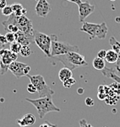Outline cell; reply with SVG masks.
I'll return each mask as SVG.
<instances>
[{"mask_svg": "<svg viewBox=\"0 0 120 127\" xmlns=\"http://www.w3.org/2000/svg\"><path fill=\"white\" fill-rule=\"evenodd\" d=\"M55 60H57L61 63L64 65V67H67L68 69L73 71L78 67L88 66V62H86L85 56L80 55L78 52H69L67 54L62 55V56L52 57Z\"/></svg>", "mask_w": 120, "mask_h": 127, "instance_id": "1", "label": "cell"}, {"mask_svg": "<svg viewBox=\"0 0 120 127\" xmlns=\"http://www.w3.org/2000/svg\"><path fill=\"white\" fill-rule=\"evenodd\" d=\"M26 101L32 104L36 107L37 112H38L39 118L43 119L48 113L51 112H60L61 109L57 107L54 104L52 96H45V97H39L37 99H31L26 98Z\"/></svg>", "mask_w": 120, "mask_h": 127, "instance_id": "2", "label": "cell"}, {"mask_svg": "<svg viewBox=\"0 0 120 127\" xmlns=\"http://www.w3.org/2000/svg\"><path fill=\"white\" fill-rule=\"evenodd\" d=\"M51 38V57L62 56L69 52H78L79 53V47L72 45L67 43L61 42L58 40L57 36L55 34L50 35Z\"/></svg>", "mask_w": 120, "mask_h": 127, "instance_id": "3", "label": "cell"}, {"mask_svg": "<svg viewBox=\"0 0 120 127\" xmlns=\"http://www.w3.org/2000/svg\"><path fill=\"white\" fill-rule=\"evenodd\" d=\"M26 77L30 79V83H32L37 89V92L38 93L39 97H45V96H53L55 94L53 90L46 84L44 78L40 74L38 75H30L27 74Z\"/></svg>", "mask_w": 120, "mask_h": 127, "instance_id": "4", "label": "cell"}, {"mask_svg": "<svg viewBox=\"0 0 120 127\" xmlns=\"http://www.w3.org/2000/svg\"><path fill=\"white\" fill-rule=\"evenodd\" d=\"M34 43L45 54L47 57H51V38L44 32H34Z\"/></svg>", "mask_w": 120, "mask_h": 127, "instance_id": "5", "label": "cell"}, {"mask_svg": "<svg viewBox=\"0 0 120 127\" xmlns=\"http://www.w3.org/2000/svg\"><path fill=\"white\" fill-rule=\"evenodd\" d=\"M18 55L11 52L9 49H2L0 50V74L4 75L9 70V67L13 62L17 60Z\"/></svg>", "mask_w": 120, "mask_h": 127, "instance_id": "6", "label": "cell"}, {"mask_svg": "<svg viewBox=\"0 0 120 127\" xmlns=\"http://www.w3.org/2000/svg\"><path fill=\"white\" fill-rule=\"evenodd\" d=\"M17 27L19 28V31L24 32L29 37L34 38L35 31L32 27V23L26 15H21L19 17L17 16Z\"/></svg>", "mask_w": 120, "mask_h": 127, "instance_id": "7", "label": "cell"}, {"mask_svg": "<svg viewBox=\"0 0 120 127\" xmlns=\"http://www.w3.org/2000/svg\"><path fill=\"white\" fill-rule=\"evenodd\" d=\"M96 7L94 5L90 4V2H82L78 5V16H79V21L84 23L86 18L94 12Z\"/></svg>", "mask_w": 120, "mask_h": 127, "instance_id": "8", "label": "cell"}, {"mask_svg": "<svg viewBox=\"0 0 120 127\" xmlns=\"http://www.w3.org/2000/svg\"><path fill=\"white\" fill-rule=\"evenodd\" d=\"M2 25L7 32H12L15 34L17 32H19V28L17 27V16L14 13L9 15L6 21H2Z\"/></svg>", "mask_w": 120, "mask_h": 127, "instance_id": "9", "label": "cell"}, {"mask_svg": "<svg viewBox=\"0 0 120 127\" xmlns=\"http://www.w3.org/2000/svg\"><path fill=\"white\" fill-rule=\"evenodd\" d=\"M51 10V6L47 0H38L35 6V11L38 16L45 18Z\"/></svg>", "mask_w": 120, "mask_h": 127, "instance_id": "10", "label": "cell"}, {"mask_svg": "<svg viewBox=\"0 0 120 127\" xmlns=\"http://www.w3.org/2000/svg\"><path fill=\"white\" fill-rule=\"evenodd\" d=\"M100 24H96V23H90L84 21L83 23L82 27L80 28L81 32H84L85 33H87L91 38H96L98 33V30H99Z\"/></svg>", "mask_w": 120, "mask_h": 127, "instance_id": "11", "label": "cell"}, {"mask_svg": "<svg viewBox=\"0 0 120 127\" xmlns=\"http://www.w3.org/2000/svg\"><path fill=\"white\" fill-rule=\"evenodd\" d=\"M27 66V64L23 63V62H17V61H15L9 65V70L11 72L17 79H20V78L25 76L24 73V68Z\"/></svg>", "mask_w": 120, "mask_h": 127, "instance_id": "12", "label": "cell"}, {"mask_svg": "<svg viewBox=\"0 0 120 127\" xmlns=\"http://www.w3.org/2000/svg\"><path fill=\"white\" fill-rule=\"evenodd\" d=\"M15 35V41L19 44H21V45H29L31 43L34 42V38L32 37H29L26 34H25L24 32H17Z\"/></svg>", "mask_w": 120, "mask_h": 127, "instance_id": "13", "label": "cell"}, {"mask_svg": "<svg viewBox=\"0 0 120 127\" xmlns=\"http://www.w3.org/2000/svg\"><path fill=\"white\" fill-rule=\"evenodd\" d=\"M16 122H17V124L21 127L32 126V125H34L36 122V117L32 114H27L25 115L22 119L17 120Z\"/></svg>", "mask_w": 120, "mask_h": 127, "instance_id": "14", "label": "cell"}, {"mask_svg": "<svg viewBox=\"0 0 120 127\" xmlns=\"http://www.w3.org/2000/svg\"><path fill=\"white\" fill-rule=\"evenodd\" d=\"M101 73L104 76H106V77H107V78H110V79H113L116 83H118L120 85V77L115 73V72L113 71V68L105 67L101 71Z\"/></svg>", "mask_w": 120, "mask_h": 127, "instance_id": "15", "label": "cell"}, {"mask_svg": "<svg viewBox=\"0 0 120 127\" xmlns=\"http://www.w3.org/2000/svg\"><path fill=\"white\" fill-rule=\"evenodd\" d=\"M59 79L61 82H65L66 80H67L68 79L72 77V71L67 67H63L60 70L59 72Z\"/></svg>", "mask_w": 120, "mask_h": 127, "instance_id": "16", "label": "cell"}, {"mask_svg": "<svg viewBox=\"0 0 120 127\" xmlns=\"http://www.w3.org/2000/svg\"><path fill=\"white\" fill-rule=\"evenodd\" d=\"M119 54L117 52H115L113 50H106V56L105 60L108 63H111V64H115L117 62L118 59H119Z\"/></svg>", "mask_w": 120, "mask_h": 127, "instance_id": "17", "label": "cell"}, {"mask_svg": "<svg viewBox=\"0 0 120 127\" xmlns=\"http://www.w3.org/2000/svg\"><path fill=\"white\" fill-rule=\"evenodd\" d=\"M93 67L96 70H99V71H102L104 68L106 67V62L105 60L101 59V58L99 57H96L94 60H93Z\"/></svg>", "mask_w": 120, "mask_h": 127, "instance_id": "18", "label": "cell"}, {"mask_svg": "<svg viewBox=\"0 0 120 127\" xmlns=\"http://www.w3.org/2000/svg\"><path fill=\"white\" fill-rule=\"evenodd\" d=\"M109 44H111L112 48H113L112 50L119 54V52L120 50V42H119V41L116 39L115 37H111V38H109Z\"/></svg>", "mask_w": 120, "mask_h": 127, "instance_id": "19", "label": "cell"}, {"mask_svg": "<svg viewBox=\"0 0 120 127\" xmlns=\"http://www.w3.org/2000/svg\"><path fill=\"white\" fill-rule=\"evenodd\" d=\"M21 47H22V45L15 41V42L10 44V45H9V50H10L11 52H13V53L19 54L21 50Z\"/></svg>", "mask_w": 120, "mask_h": 127, "instance_id": "20", "label": "cell"}, {"mask_svg": "<svg viewBox=\"0 0 120 127\" xmlns=\"http://www.w3.org/2000/svg\"><path fill=\"white\" fill-rule=\"evenodd\" d=\"M19 54H20L21 56H23V57H28V56L32 54V50H31L29 45H22L21 50Z\"/></svg>", "mask_w": 120, "mask_h": 127, "instance_id": "21", "label": "cell"}, {"mask_svg": "<svg viewBox=\"0 0 120 127\" xmlns=\"http://www.w3.org/2000/svg\"><path fill=\"white\" fill-rule=\"evenodd\" d=\"M75 84H76V79L73 77H72L70 79H67V80H66L65 82H63V86L65 88L69 89V88H71L73 85H75Z\"/></svg>", "mask_w": 120, "mask_h": 127, "instance_id": "22", "label": "cell"}, {"mask_svg": "<svg viewBox=\"0 0 120 127\" xmlns=\"http://www.w3.org/2000/svg\"><path fill=\"white\" fill-rule=\"evenodd\" d=\"M2 13H3V15H6V16L9 17V15H11L13 13V9H12V6L11 5H7L2 9Z\"/></svg>", "mask_w": 120, "mask_h": 127, "instance_id": "23", "label": "cell"}, {"mask_svg": "<svg viewBox=\"0 0 120 127\" xmlns=\"http://www.w3.org/2000/svg\"><path fill=\"white\" fill-rule=\"evenodd\" d=\"M8 44L9 43H8L6 38H5V35L0 34V50L2 49H4V47H6Z\"/></svg>", "mask_w": 120, "mask_h": 127, "instance_id": "24", "label": "cell"}, {"mask_svg": "<svg viewBox=\"0 0 120 127\" xmlns=\"http://www.w3.org/2000/svg\"><path fill=\"white\" fill-rule=\"evenodd\" d=\"M5 38H6V39L9 44H12V43L15 42V33H12V32H7V33L5 34Z\"/></svg>", "mask_w": 120, "mask_h": 127, "instance_id": "25", "label": "cell"}, {"mask_svg": "<svg viewBox=\"0 0 120 127\" xmlns=\"http://www.w3.org/2000/svg\"><path fill=\"white\" fill-rule=\"evenodd\" d=\"M113 69L115 72V73L120 77V56H119V59H118L117 62L114 64V67H113Z\"/></svg>", "mask_w": 120, "mask_h": 127, "instance_id": "26", "label": "cell"}, {"mask_svg": "<svg viewBox=\"0 0 120 127\" xmlns=\"http://www.w3.org/2000/svg\"><path fill=\"white\" fill-rule=\"evenodd\" d=\"M27 91L31 94H34L37 92V89L32 83H30L27 85Z\"/></svg>", "mask_w": 120, "mask_h": 127, "instance_id": "27", "label": "cell"}, {"mask_svg": "<svg viewBox=\"0 0 120 127\" xmlns=\"http://www.w3.org/2000/svg\"><path fill=\"white\" fill-rule=\"evenodd\" d=\"M12 6V9H13V12H16V11H19L21 9H23V6L21 4V3H14V4L11 5Z\"/></svg>", "mask_w": 120, "mask_h": 127, "instance_id": "28", "label": "cell"}, {"mask_svg": "<svg viewBox=\"0 0 120 127\" xmlns=\"http://www.w3.org/2000/svg\"><path fill=\"white\" fill-rule=\"evenodd\" d=\"M79 126H80V127H93L91 125L87 122L86 120H84V119L79 120Z\"/></svg>", "mask_w": 120, "mask_h": 127, "instance_id": "29", "label": "cell"}, {"mask_svg": "<svg viewBox=\"0 0 120 127\" xmlns=\"http://www.w3.org/2000/svg\"><path fill=\"white\" fill-rule=\"evenodd\" d=\"M85 104H86L87 106H89V107L94 106V105H95L94 100H93L91 97H87V98L85 99Z\"/></svg>", "mask_w": 120, "mask_h": 127, "instance_id": "30", "label": "cell"}, {"mask_svg": "<svg viewBox=\"0 0 120 127\" xmlns=\"http://www.w3.org/2000/svg\"><path fill=\"white\" fill-rule=\"evenodd\" d=\"M106 50H100L97 54V57L101 58V59H104V60H105V58H106Z\"/></svg>", "mask_w": 120, "mask_h": 127, "instance_id": "31", "label": "cell"}, {"mask_svg": "<svg viewBox=\"0 0 120 127\" xmlns=\"http://www.w3.org/2000/svg\"><path fill=\"white\" fill-rule=\"evenodd\" d=\"M106 93H98L97 97L99 100H106Z\"/></svg>", "mask_w": 120, "mask_h": 127, "instance_id": "32", "label": "cell"}, {"mask_svg": "<svg viewBox=\"0 0 120 127\" xmlns=\"http://www.w3.org/2000/svg\"><path fill=\"white\" fill-rule=\"evenodd\" d=\"M5 6H7L6 0H0V9H3Z\"/></svg>", "mask_w": 120, "mask_h": 127, "instance_id": "33", "label": "cell"}, {"mask_svg": "<svg viewBox=\"0 0 120 127\" xmlns=\"http://www.w3.org/2000/svg\"><path fill=\"white\" fill-rule=\"evenodd\" d=\"M31 71V67L30 66H26V67L24 68V73H25V76H26L27 74H29V72Z\"/></svg>", "mask_w": 120, "mask_h": 127, "instance_id": "34", "label": "cell"}, {"mask_svg": "<svg viewBox=\"0 0 120 127\" xmlns=\"http://www.w3.org/2000/svg\"><path fill=\"white\" fill-rule=\"evenodd\" d=\"M98 93H105V88L103 85H100L98 87Z\"/></svg>", "mask_w": 120, "mask_h": 127, "instance_id": "35", "label": "cell"}, {"mask_svg": "<svg viewBox=\"0 0 120 127\" xmlns=\"http://www.w3.org/2000/svg\"><path fill=\"white\" fill-rule=\"evenodd\" d=\"M67 1L72 2V3H76L78 6L79 4H80L81 3H82V1H81V0H67Z\"/></svg>", "mask_w": 120, "mask_h": 127, "instance_id": "36", "label": "cell"}, {"mask_svg": "<svg viewBox=\"0 0 120 127\" xmlns=\"http://www.w3.org/2000/svg\"><path fill=\"white\" fill-rule=\"evenodd\" d=\"M77 92H78L79 95H82L83 93L84 92V89L83 87H80V88H78V91H77Z\"/></svg>", "mask_w": 120, "mask_h": 127, "instance_id": "37", "label": "cell"}, {"mask_svg": "<svg viewBox=\"0 0 120 127\" xmlns=\"http://www.w3.org/2000/svg\"><path fill=\"white\" fill-rule=\"evenodd\" d=\"M49 122H48V121H46L45 123H44V124H42L41 126L39 127H49Z\"/></svg>", "mask_w": 120, "mask_h": 127, "instance_id": "38", "label": "cell"}, {"mask_svg": "<svg viewBox=\"0 0 120 127\" xmlns=\"http://www.w3.org/2000/svg\"><path fill=\"white\" fill-rule=\"evenodd\" d=\"M115 21L117 23H120V16H117L115 18Z\"/></svg>", "mask_w": 120, "mask_h": 127, "instance_id": "39", "label": "cell"}, {"mask_svg": "<svg viewBox=\"0 0 120 127\" xmlns=\"http://www.w3.org/2000/svg\"><path fill=\"white\" fill-rule=\"evenodd\" d=\"M49 127H56V126H55V125H52V124H50V123H49Z\"/></svg>", "mask_w": 120, "mask_h": 127, "instance_id": "40", "label": "cell"}, {"mask_svg": "<svg viewBox=\"0 0 120 127\" xmlns=\"http://www.w3.org/2000/svg\"><path fill=\"white\" fill-rule=\"evenodd\" d=\"M119 56H120V50H119Z\"/></svg>", "mask_w": 120, "mask_h": 127, "instance_id": "41", "label": "cell"}, {"mask_svg": "<svg viewBox=\"0 0 120 127\" xmlns=\"http://www.w3.org/2000/svg\"><path fill=\"white\" fill-rule=\"evenodd\" d=\"M110 1H116V0H110Z\"/></svg>", "mask_w": 120, "mask_h": 127, "instance_id": "42", "label": "cell"}, {"mask_svg": "<svg viewBox=\"0 0 120 127\" xmlns=\"http://www.w3.org/2000/svg\"><path fill=\"white\" fill-rule=\"evenodd\" d=\"M103 127H106V126H103Z\"/></svg>", "mask_w": 120, "mask_h": 127, "instance_id": "43", "label": "cell"}]
</instances>
